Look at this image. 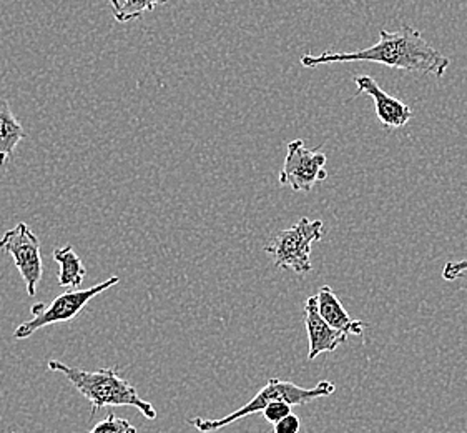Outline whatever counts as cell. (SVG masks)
<instances>
[{
	"label": "cell",
	"mask_w": 467,
	"mask_h": 433,
	"mask_svg": "<svg viewBox=\"0 0 467 433\" xmlns=\"http://www.w3.org/2000/svg\"><path fill=\"white\" fill-rule=\"evenodd\" d=\"M345 62H376L391 69H400L411 74L434 76L441 79L448 72V57L432 48L420 30L412 26H404L398 32L386 28L379 30V40L371 48L355 52H335L327 50L318 56L301 57V66L306 69L345 64Z\"/></svg>",
	"instance_id": "cell-1"
},
{
	"label": "cell",
	"mask_w": 467,
	"mask_h": 433,
	"mask_svg": "<svg viewBox=\"0 0 467 433\" xmlns=\"http://www.w3.org/2000/svg\"><path fill=\"white\" fill-rule=\"evenodd\" d=\"M48 370L62 374L75 386V390L90 402L92 415L99 414L105 407H135L145 418H157L155 407L143 400L137 388L129 380L120 377L115 367L87 372L68 367L60 360H50Z\"/></svg>",
	"instance_id": "cell-2"
},
{
	"label": "cell",
	"mask_w": 467,
	"mask_h": 433,
	"mask_svg": "<svg viewBox=\"0 0 467 433\" xmlns=\"http://www.w3.org/2000/svg\"><path fill=\"white\" fill-rule=\"evenodd\" d=\"M337 390L335 384L323 380L318 385L305 388L298 386L288 380H280V378H270L268 384L263 386L262 390L253 396L248 404H244L242 408L234 410V414H228L222 418H190L188 422L197 428L198 432L212 433L222 430L228 425L234 424L242 420L244 417H250L253 414H263L266 407L275 404V402H285L291 407L305 406L313 400L325 398V396H333Z\"/></svg>",
	"instance_id": "cell-3"
},
{
	"label": "cell",
	"mask_w": 467,
	"mask_h": 433,
	"mask_svg": "<svg viewBox=\"0 0 467 433\" xmlns=\"http://www.w3.org/2000/svg\"><path fill=\"white\" fill-rule=\"evenodd\" d=\"M325 237V224L321 220H309L303 216L298 224L281 230L265 247L278 269L293 270L305 275L313 270L311 267V247L321 242Z\"/></svg>",
	"instance_id": "cell-4"
},
{
	"label": "cell",
	"mask_w": 467,
	"mask_h": 433,
	"mask_svg": "<svg viewBox=\"0 0 467 433\" xmlns=\"http://www.w3.org/2000/svg\"><path fill=\"white\" fill-rule=\"evenodd\" d=\"M120 282V277L113 275L109 280L94 285L90 289H80V290H70V292L62 293L57 299L50 301V305L46 303H36L32 305L30 313L32 321H26L20 323L17 329L14 330V339L24 340L32 337L37 330L44 329L47 325H56L62 322L74 321L80 312L84 311L87 303L94 301L97 295L112 289L113 285Z\"/></svg>",
	"instance_id": "cell-5"
},
{
	"label": "cell",
	"mask_w": 467,
	"mask_h": 433,
	"mask_svg": "<svg viewBox=\"0 0 467 433\" xmlns=\"http://www.w3.org/2000/svg\"><path fill=\"white\" fill-rule=\"evenodd\" d=\"M327 153L319 147L308 149L299 139L290 142L278 182L281 187H290L293 192H309L327 179Z\"/></svg>",
	"instance_id": "cell-6"
},
{
	"label": "cell",
	"mask_w": 467,
	"mask_h": 433,
	"mask_svg": "<svg viewBox=\"0 0 467 433\" xmlns=\"http://www.w3.org/2000/svg\"><path fill=\"white\" fill-rule=\"evenodd\" d=\"M0 250L14 259V264L27 285L28 295L34 297L37 293L38 283L44 273L38 237L27 224L20 222L17 227L10 228L2 236Z\"/></svg>",
	"instance_id": "cell-7"
},
{
	"label": "cell",
	"mask_w": 467,
	"mask_h": 433,
	"mask_svg": "<svg viewBox=\"0 0 467 433\" xmlns=\"http://www.w3.org/2000/svg\"><path fill=\"white\" fill-rule=\"evenodd\" d=\"M353 80L356 84V95H369L373 99L376 117L383 127L396 131L410 123L412 119L411 107L384 92L373 77L356 76Z\"/></svg>",
	"instance_id": "cell-8"
},
{
	"label": "cell",
	"mask_w": 467,
	"mask_h": 433,
	"mask_svg": "<svg viewBox=\"0 0 467 433\" xmlns=\"http://www.w3.org/2000/svg\"><path fill=\"white\" fill-rule=\"evenodd\" d=\"M305 325L309 340L308 360H315L321 354L335 352L348 340V335L329 327L327 322L323 321V317L319 315L317 295L308 297L305 303Z\"/></svg>",
	"instance_id": "cell-9"
},
{
	"label": "cell",
	"mask_w": 467,
	"mask_h": 433,
	"mask_svg": "<svg viewBox=\"0 0 467 433\" xmlns=\"http://www.w3.org/2000/svg\"><path fill=\"white\" fill-rule=\"evenodd\" d=\"M318 312L319 315L323 317V321L327 322L329 327L345 333V335H355V337H361L363 330L366 329V323L361 321H355L348 312L341 301L337 299V293L331 287H321L318 293Z\"/></svg>",
	"instance_id": "cell-10"
},
{
	"label": "cell",
	"mask_w": 467,
	"mask_h": 433,
	"mask_svg": "<svg viewBox=\"0 0 467 433\" xmlns=\"http://www.w3.org/2000/svg\"><path fill=\"white\" fill-rule=\"evenodd\" d=\"M26 139V131L10 111L9 102L0 99V167H4L20 142Z\"/></svg>",
	"instance_id": "cell-11"
},
{
	"label": "cell",
	"mask_w": 467,
	"mask_h": 433,
	"mask_svg": "<svg viewBox=\"0 0 467 433\" xmlns=\"http://www.w3.org/2000/svg\"><path fill=\"white\" fill-rule=\"evenodd\" d=\"M54 259H56L57 264L60 265L58 285L66 287V289H72V290H80V285L84 282L87 270H85L82 259L75 254L74 247L67 245L62 248H56Z\"/></svg>",
	"instance_id": "cell-12"
},
{
	"label": "cell",
	"mask_w": 467,
	"mask_h": 433,
	"mask_svg": "<svg viewBox=\"0 0 467 433\" xmlns=\"http://www.w3.org/2000/svg\"><path fill=\"white\" fill-rule=\"evenodd\" d=\"M163 2H133V0H112L110 7L113 10V17L119 22H130L133 19H140L145 12L155 10Z\"/></svg>",
	"instance_id": "cell-13"
},
{
	"label": "cell",
	"mask_w": 467,
	"mask_h": 433,
	"mask_svg": "<svg viewBox=\"0 0 467 433\" xmlns=\"http://www.w3.org/2000/svg\"><path fill=\"white\" fill-rule=\"evenodd\" d=\"M88 433H137V428L127 418H119L109 414L99 424H95Z\"/></svg>",
	"instance_id": "cell-14"
},
{
	"label": "cell",
	"mask_w": 467,
	"mask_h": 433,
	"mask_svg": "<svg viewBox=\"0 0 467 433\" xmlns=\"http://www.w3.org/2000/svg\"><path fill=\"white\" fill-rule=\"evenodd\" d=\"M291 408H293V407L285 404V402H275V404H271V406L265 408L263 417H265V420H266L268 424L276 425L278 422H281L283 418H286L288 415L293 414Z\"/></svg>",
	"instance_id": "cell-15"
},
{
	"label": "cell",
	"mask_w": 467,
	"mask_h": 433,
	"mask_svg": "<svg viewBox=\"0 0 467 433\" xmlns=\"http://www.w3.org/2000/svg\"><path fill=\"white\" fill-rule=\"evenodd\" d=\"M464 272H467V259L459 262H448L442 269V279L446 282H454L459 277H462Z\"/></svg>",
	"instance_id": "cell-16"
},
{
	"label": "cell",
	"mask_w": 467,
	"mask_h": 433,
	"mask_svg": "<svg viewBox=\"0 0 467 433\" xmlns=\"http://www.w3.org/2000/svg\"><path fill=\"white\" fill-rule=\"evenodd\" d=\"M301 420L298 415L291 414L273 427V433H299Z\"/></svg>",
	"instance_id": "cell-17"
}]
</instances>
